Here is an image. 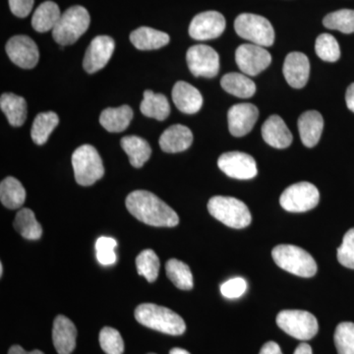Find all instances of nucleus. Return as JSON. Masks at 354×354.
I'll return each mask as SVG.
<instances>
[{
    "label": "nucleus",
    "mask_w": 354,
    "mask_h": 354,
    "mask_svg": "<svg viewBox=\"0 0 354 354\" xmlns=\"http://www.w3.org/2000/svg\"><path fill=\"white\" fill-rule=\"evenodd\" d=\"M337 260L344 267L354 270V227L351 228L337 249Z\"/></svg>",
    "instance_id": "40"
},
{
    "label": "nucleus",
    "mask_w": 354,
    "mask_h": 354,
    "mask_svg": "<svg viewBox=\"0 0 354 354\" xmlns=\"http://www.w3.org/2000/svg\"><path fill=\"white\" fill-rule=\"evenodd\" d=\"M0 200L6 208L10 209L20 208L26 200L24 186L18 179L7 177L0 184Z\"/></svg>",
    "instance_id": "30"
},
{
    "label": "nucleus",
    "mask_w": 354,
    "mask_h": 354,
    "mask_svg": "<svg viewBox=\"0 0 354 354\" xmlns=\"http://www.w3.org/2000/svg\"><path fill=\"white\" fill-rule=\"evenodd\" d=\"M323 24L330 30H337L344 34L354 32V10L342 9L328 14L323 20Z\"/></svg>",
    "instance_id": "35"
},
{
    "label": "nucleus",
    "mask_w": 354,
    "mask_h": 354,
    "mask_svg": "<svg viewBox=\"0 0 354 354\" xmlns=\"http://www.w3.org/2000/svg\"><path fill=\"white\" fill-rule=\"evenodd\" d=\"M235 32L242 39H247L254 44L271 46L274 43V28L270 21L256 14H241L235 19Z\"/></svg>",
    "instance_id": "7"
},
{
    "label": "nucleus",
    "mask_w": 354,
    "mask_h": 354,
    "mask_svg": "<svg viewBox=\"0 0 354 354\" xmlns=\"http://www.w3.org/2000/svg\"><path fill=\"white\" fill-rule=\"evenodd\" d=\"M235 62L247 76H256L272 64L269 51L254 44H244L235 51Z\"/></svg>",
    "instance_id": "11"
},
{
    "label": "nucleus",
    "mask_w": 354,
    "mask_h": 354,
    "mask_svg": "<svg viewBox=\"0 0 354 354\" xmlns=\"http://www.w3.org/2000/svg\"><path fill=\"white\" fill-rule=\"evenodd\" d=\"M14 227L26 239L37 241L43 234V227L37 221L32 209H22L18 212L14 221Z\"/></svg>",
    "instance_id": "32"
},
{
    "label": "nucleus",
    "mask_w": 354,
    "mask_h": 354,
    "mask_svg": "<svg viewBox=\"0 0 354 354\" xmlns=\"http://www.w3.org/2000/svg\"><path fill=\"white\" fill-rule=\"evenodd\" d=\"M2 274H3V265L0 264V276L2 277Z\"/></svg>",
    "instance_id": "48"
},
{
    "label": "nucleus",
    "mask_w": 354,
    "mask_h": 354,
    "mask_svg": "<svg viewBox=\"0 0 354 354\" xmlns=\"http://www.w3.org/2000/svg\"><path fill=\"white\" fill-rule=\"evenodd\" d=\"M115 43L111 37H95L87 51L83 60V67L88 73L93 74L104 68L113 57Z\"/></svg>",
    "instance_id": "15"
},
{
    "label": "nucleus",
    "mask_w": 354,
    "mask_h": 354,
    "mask_svg": "<svg viewBox=\"0 0 354 354\" xmlns=\"http://www.w3.org/2000/svg\"><path fill=\"white\" fill-rule=\"evenodd\" d=\"M135 318L141 325L164 334L180 335L186 330L185 322L178 314L153 304L139 305L135 310Z\"/></svg>",
    "instance_id": "2"
},
{
    "label": "nucleus",
    "mask_w": 354,
    "mask_h": 354,
    "mask_svg": "<svg viewBox=\"0 0 354 354\" xmlns=\"http://www.w3.org/2000/svg\"><path fill=\"white\" fill-rule=\"evenodd\" d=\"M221 85L225 92L241 99H248L256 92L255 83L248 76L235 72L223 76L221 80Z\"/></svg>",
    "instance_id": "29"
},
{
    "label": "nucleus",
    "mask_w": 354,
    "mask_h": 354,
    "mask_svg": "<svg viewBox=\"0 0 354 354\" xmlns=\"http://www.w3.org/2000/svg\"><path fill=\"white\" fill-rule=\"evenodd\" d=\"M149 354H156V353H149Z\"/></svg>",
    "instance_id": "49"
},
{
    "label": "nucleus",
    "mask_w": 354,
    "mask_h": 354,
    "mask_svg": "<svg viewBox=\"0 0 354 354\" xmlns=\"http://www.w3.org/2000/svg\"><path fill=\"white\" fill-rule=\"evenodd\" d=\"M133 46L140 50H158L164 48L171 41L167 32L158 31L149 27H141L130 35Z\"/></svg>",
    "instance_id": "23"
},
{
    "label": "nucleus",
    "mask_w": 354,
    "mask_h": 354,
    "mask_svg": "<svg viewBox=\"0 0 354 354\" xmlns=\"http://www.w3.org/2000/svg\"><path fill=\"white\" fill-rule=\"evenodd\" d=\"M165 271H167V278L171 279L172 283L179 290H192L194 285L193 274L190 268L185 263L177 259L169 260L165 265Z\"/></svg>",
    "instance_id": "33"
},
{
    "label": "nucleus",
    "mask_w": 354,
    "mask_h": 354,
    "mask_svg": "<svg viewBox=\"0 0 354 354\" xmlns=\"http://www.w3.org/2000/svg\"><path fill=\"white\" fill-rule=\"evenodd\" d=\"M62 15L59 7L55 2H44L36 9L32 15V28L39 32L53 31Z\"/></svg>",
    "instance_id": "26"
},
{
    "label": "nucleus",
    "mask_w": 354,
    "mask_h": 354,
    "mask_svg": "<svg viewBox=\"0 0 354 354\" xmlns=\"http://www.w3.org/2000/svg\"><path fill=\"white\" fill-rule=\"evenodd\" d=\"M100 344L106 354H122L124 342L120 332L113 328H104L100 333Z\"/></svg>",
    "instance_id": "38"
},
{
    "label": "nucleus",
    "mask_w": 354,
    "mask_h": 354,
    "mask_svg": "<svg viewBox=\"0 0 354 354\" xmlns=\"http://www.w3.org/2000/svg\"><path fill=\"white\" fill-rule=\"evenodd\" d=\"M262 136L266 143L276 149H286L292 143V134L279 115H271L265 121Z\"/></svg>",
    "instance_id": "20"
},
{
    "label": "nucleus",
    "mask_w": 354,
    "mask_h": 354,
    "mask_svg": "<svg viewBox=\"0 0 354 354\" xmlns=\"http://www.w3.org/2000/svg\"><path fill=\"white\" fill-rule=\"evenodd\" d=\"M125 204L129 213L146 225L174 227L179 223L176 211L149 191H133L128 195Z\"/></svg>",
    "instance_id": "1"
},
{
    "label": "nucleus",
    "mask_w": 354,
    "mask_h": 354,
    "mask_svg": "<svg viewBox=\"0 0 354 354\" xmlns=\"http://www.w3.org/2000/svg\"><path fill=\"white\" fill-rule=\"evenodd\" d=\"M8 354H44L43 351H26L24 348H21L20 346H11L10 349H9Z\"/></svg>",
    "instance_id": "45"
},
{
    "label": "nucleus",
    "mask_w": 354,
    "mask_h": 354,
    "mask_svg": "<svg viewBox=\"0 0 354 354\" xmlns=\"http://www.w3.org/2000/svg\"><path fill=\"white\" fill-rule=\"evenodd\" d=\"M72 165L79 185H93L104 174L102 158L94 147L91 145H83L74 151Z\"/></svg>",
    "instance_id": "6"
},
{
    "label": "nucleus",
    "mask_w": 354,
    "mask_h": 354,
    "mask_svg": "<svg viewBox=\"0 0 354 354\" xmlns=\"http://www.w3.org/2000/svg\"><path fill=\"white\" fill-rule=\"evenodd\" d=\"M59 123V118L53 111H46L37 115L32 122L31 137L37 145H44L48 141L51 132Z\"/></svg>",
    "instance_id": "31"
},
{
    "label": "nucleus",
    "mask_w": 354,
    "mask_h": 354,
    "mask_svg": "<svg viewBox=\"0 0 354 354\" xmlns=\"http://www.w3.org/2000/svg\"><path fill=\"white\" fill-rule=\"evenodd\" d=\"M283 76L292 88H301L306 86L310 75V62L302 53H290L283 64Z\"/></svg>",
    "instance_id": "17"
},
{
    "label": "nucleus",
    "mask_w": 354,
    "mask_h": 354,
    "mask_svg": "<svg viewBox=\"0 0 354 354\" xmlns=\"http://www.w3.org/2000/svg\"><path fill=\"white\" fill-rule=\"evenodd\" d=\"M77 330L70 319L58 315L53 322V341L58 354H71L76 346Z\"/></svg>",
    "instance_id": "18"
},
{
    "label": "nucleus",
    "mask_w": 354,
    "mask_h": 354,
    "mask_svg": "<svg viewBox=\"0 0 354 354\" xmlns=\"http://www.w3.org/2000/svg\"><path fill=\"white\" fill-rule=\"evenodd\" d=\"M259 111L252 104H239L227 113L228 129L234 137L245 136L257 122Z\"/></svg>",
    "instance_id": "16"
},
{
    "label": "nucleus",
    "mask_w": 354,
    "mask_h": 354,
    "mask_svg": "<svg viewBox=\"0 0 354 354\" xmlns=\"http://www.w3.org/2000/svg\"><path fill=\"white\" fill-rule=\"evenodd\" d=\"M90 22V14L85 7H70L62 13L57 25L53 29V39L62 46L73 44L85 34Z\"/></svg>",
    "instance_id": "4"
},
{
    "label": "nucleus",
    "mask_w": 354,
    "mask_h": 354,
    "mask_svg": "<svg viewBox=\"0 0 354 354\" xmlns=\"http://www.w3.org/2000/svg\"><path fill=\"white\" fill-rule=\"evenodd\" d=\"M272 259L281 269L302 277L311 278L317 272L315 260L307 251L290 244H281L274 247L272 252Z\"/></svg>",
    "instance_id": "3"
},
{
    "label": "nucleus",
    "mask_w": 354,
    "mask_h": 354,
    "mask_svg": "<svg viewBox=\"0 0 354 354\" xmlns=\"http://www.w3.org/2000/svg\"><path fill=\"white\" fill-rule=\"evenodd\" d=\"M169 354H190L187 351L183 348H174L169 351Z\"/></svg>",
    "instance_id": "47"
},
{
    "label": "nucleus",
    "mask_w": 354,
    "mask_h": 354,
    "mask_svg": "<svg viewBox=\"0 0 354 354\" xmlns=\"http://www.w3.org/2000/svg\"><path fill=\"white\" fill-rule=\"evenodd\" d=\"M346 102L349 111L354 113V83L351 84L346 90Z\"/></svg>",
    "instance_id": "44"
},
{
    "label": "nucleus",
    "mask_w": 354,
    "mask_h": 354,
    "mask_svg": "<svg viewBox=\"0 0 354 354\" xmlns=\"http://www.w3.org/2000/svg\"><path fill=\"white\" fill-rule=\"evenodd\" d=\"M132 118V109L129 106H121L120 108H109L102 111L100 122L109 132L120 133L127 129Z\"/></svg>",
    "instance_id": "25"
},
{
    "label": "nucleus",
    "mask_w": 354,
    "mask_h": 354,
    "mask_svg": "<svg viewBox=\"0 0 354 354\" xmlns=\"http://www.w3.org/2000/svg\"><path fill=\"white\" fill-rule=\"evenodd\" d=\"M293 354H313L311 346L308 344H300L295 349V353Z\"/></svg>",
    "instance_id": "46"
},
{
    "label": "nucleus",
    "mask_w": 354,
    "mask_h": 354,
    "mask_svg": "<svg viewBox=\"0 0 354 354\" xmlns=\"http://www.w3.org/2000/svg\"><path fill=\"white\" fill-rule=\"evenodd\" d=\"M136 267L140 276H143L149 283H153L160 272V260L157 254L151 249L142 251L137 256Z\"/></svg>",
    "instance_id": "34"
},
{
    "label": "nucleus",
    "mask_w": 354,
    "mask_h": 354,
    "mask_svg": "<svg viewBox=\"0 0 354 354\" xmlns=\"http://www.w3.org/2000/svg\"><path fill=\"white\" fill-rule=\"evenodd\" d=\"M6 53L11 62L23 69H32L39 62V48L27 36H15L6 44Z\"/></svg>",
    "instance_id": "14"
},
{
    "label": "nucleus",
    "mask_w": 354,
    "mask_h": 354,
    "mask_svg": "<svg viewBox=\"0 0 354 354\" xmlns=\"http://www.w3.org/2000/svg\"><path fill=\"white\" fill-rule=\"evenodd\" d=\"M247 290L245 279L242 278H234L225 281L221 286V292L223 297L228 299H235L241 297Z\"/></svg>",
    "instance_id": "41"
},
{
    "label": "nucleus",
    "mask_w": 354,
    "mask_h": 354,
    "mask_svg": "<svg viewBox=\"0 0 354 354\" xmlns=\"http://www.w3.org/2000/svg\"><path fill=\"white\" fill-rule=\"evenodd\" d=\"M9 6L14 15L25 18L31 13L34 0H9Z\"/></svg>",
    "instance_id": "42"
},
{
    "label": "nucleus",
    "mask_w": 354,
    "mask_h": 354,
    "mask_svg": "<svg viewBox=\"0 0 354 354\" xmlns=\"http://www.w3.org/2000/svg\"><path fill=\"white\" fill-rule=\"evenodd\" d=\"M208 209L223 225L237 230L248 227L252 221L248 207L236 198L214 196L209 199Z\"/></svg>",
    "instance_id": "5"
},
{
    "label": "nucleus",
    "mask_w": 354,
    "mask_h": 354,
    "mask_svg": "<svg viewBox=\"0 0 354 354\" xmlns=\"http://www.w3.org/2000/svg\"><path fill=\"white\" fill-rule=\"evenodd\" d=\"M172 101L179 111L186 114H194L201 109V93L189 83L179 81L172 88Z\"/></svg>",
    "instance_id": "19"
},
{
    "label": "nucleus",
    "mask_w": 354,
    "mask_h": 354,
    "mask_svg": "<svg viewBox=\"0 0 354 354\" xmlns=\"http://www.w3.org/2000/svg\"><path fill=\"white\" fill-rule=\"evenodd\" d=\"M277 324L286 334L300 341L311 339L319 330L316 317L302 310H283L279 312Z\"/></svg>",
    "instance_id": "8"
},
{
    "label": "nucleus",
    "mask_w": 354,
    "mask_h": 354,
    "mask_svg": "<svg viewBox=\"0 0 354 354\" xmlns=\"http://www.w3.org/2000/svg\"><path fill=\"white\" fill-rule=\"evenodd\" d=\"M225 17L216 11H206L198 14L191 21L189 35L191 38L197 41H208L221 36L225 30Z\"/></svg>",
    "instance_id": "13"
},
{
    "label": "nucleus",
    "mask_w": 354,
    "mask_h": 354,
    "mask_svg": "<svg viewBox=\"0 0 354 354\" xmlns=\"http://www.w3.org/2000/svg\"><path fill=\"white\" fill-rule=\"evenodd\" d=\"M320 200V193L314 184L302 181L293 184L283 191L279 203L286 211L304 213L315 208Z\"/></svg>",
    "instance_id": "9"
},
{
    "label": "nucleus",
    "mask_w": 354,
    "mask_h": 354,
    "mask_svg": "<svg viewBox=\"0 0 354 354\" xmlns=\"http://www.w3.org/2000/svg\"><path fill=\"white\" fill-rule=\"evenodd\" d=\"M116 241L111 237H100L95 243V250H97V261L102 265H113L116 262V254L114 252L115 249Z\"/></svg>",
    "instance_id": "39"
},
{
    "label": "nucleus",
    "mask_w": 354,
    "mask_h": 354,
    "mask_svg": "<svg viewBox=\"0 0 354 354\" xmlns=\"http://www.w3.org/2000/svg\"><path fill=\"white\" fill-rule=\"evenodd\" d=\"M324 128L322 114L316 111H307L298 118V130L302 143L307 148L318 144Z\"/></svg>",
    "instance_id": "22"
},
{
    "label": "nucleus",
    "mask_w": 354,
    "mask_h": 354,
    "mask_svg": "<svg viewBox=\"0 0 354 354\" xmlns=\"http://www.w3.org/2000/svg\"><path fill=\"white\" fill-rule=\"evenodd\" d=\"M188 68L196 77L214 78L220 70V57L211 46L206 44H197L191 46L186 55Z\"/></svg>",
    "instance_id": "10"
},
{
    "label": "nucleus",
    "mask_w": 354,
    "mask_h": 354,
    "mask_svg": "<svg viewBox=\"0 0 354 354\" xmlns=\"http://www.w3.org/2000/svg\"><path fill=\"white\" fill-rule=\"evenodd\" d=\"M120 144L129 158L130 164L137 169L143 167L152 155L151 146L141 137L125 136L121 139Z\"/></svg>",
    "instance_id": "27"
},
{
    "label": "nucleus",
    "mask_w": 354,
    "mask_h": 354,
    "mask_svg": "<svg viewBox=\"0 0 354 354\" xmlns=\"http://www.w3.org/2000/svg\"><path fill=\"white\" fill-rule=\"evenodd\" d=\"M0 108L12 127H20L24 124L28 113L24 97L12 93L3 94L0 97Z\"/></svg>",
    "instance_id": "24"
},
{
    "label": "nucleus",
    "mask_w": 354,
    "mask_h": 354,
    "mask_svg": "<svg viewBox=\"0 0 354 354\" xmlns=\"http://www.w3.org/2000/svg\"><path fill=\"white\" fill-rule=\"evenodd\" d=\"M193 143V134L187 127L174 124L167 128L160 137V147L165 153H180Z\"/></svg>",
    "instance_id": "21"
},
{
    "label": "nucleus",
    "mask_w": 354,
    "mask_h": 354,
    "mask_svg": "<svg viewBox=\"0 0 354 354\" xmlns=\"http://www.w3.org/2000/svg\"><path fill=\"white\" fill-rule=\"evenodd\" d=\"M141 113L147 118L162 121L169 118L171 106L169 100L162 94H155L152 91L144 92V100L140 106Z\"/></svg>",
    "instance_id": "28"
},
{
    "label": "nucleus",
    "mask_w": 354,
    "mask_h": 354,
    "mask_svg": "<svg viewBox=\"0 0 354 354\" xmlns=\"http://www.w3.org/2000/svg\"><path fill=\"white\" fill-rule=\"evenodd\" d=\"M317 55L327 62H335L341 57V48L335 37L330 34H322L316 39Z\"/></svg>",
    "instance_id": "36"
},
{
    "label": "nucleus",
    "mask_w": 354,
    "mask_h": 354,
    "mask_svg": "<svg viewBox=\"0 0 354 354\" xmlns=\"http://www.w3.org/2000/svg\"><path fill=\"white\" fill-rule=\"evenodd\" d=\"M259 354H283V353L277 342H269L263 346Z\"/></svg>",
    "instance_id": "43"
},
{
    "label": "nucleus",
    "mask_w": 354,
    "mask_h": 354,
    "mask_svg": "<svg viewBox=\"0 0 354 354\" xmlns=\"http://www.w3.org/2000/svg\"><path fill=\"white\" fill-rule=\"evenodd\" d=\"M335 344L339 354H354V323L342 322L335 332Z\"/></svg>",
    "instance_id": "37"
},
{
    "label": "nucleus",
    "mask_w": 354,
    "mask_h": 354,
    "mask_svg": "<svg viewBox=\"0 0 354 354\" xmlns=\"http://www.w3.org/2000/svg\"><path fill=\"white\" fill-rule=\"evenodd\" d=\"M221 171L232 178L252 179L257 176V164L253 157L242 152H228L223 153L218 160Z\"/></svg>",
    "instance_id": "12"
}]
</instances>
